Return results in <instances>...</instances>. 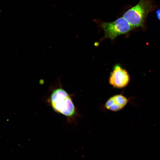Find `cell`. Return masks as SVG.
<instances>
[{
  "label": "cell",
  "instance_id": "1",
  "mask_svg": "<svg viewBox=\"0 0 160 160\" xmlns=\"http://www.w3.org/2000/svg\"><path fill=\"white\" fill-rule=\"evenodd\" d=\"M155 7L151 0H140L136 5L127 11L122 17L133 28L142 27L147 16Z\"/></svg>",
  "mask_w": 160,
  "mask_h": 160
},
{
  "label": "cell",
  "instance_id": "2",
  "mask_svg": "<svg viewBox=\"0 0 160 160\" xmlns=\"http://www.w3.org/2000/svg\"><path fill=\"white\" fill-rule=\"evenodd\" d=\"M50 102L55 111L65 116L71 117L76 113L75 108L71 98L60 87L53 91L50 97Z\"/></svg>",
  "mask_w": 160,
  "mask_h": 160
},
{
  "label": "cell",
  "instance_id": "3",
  "mask_svg": "<svg viewBox=\"0 0 160 160\" xmlns=\"http://www.w3.org/2000/svg\"><path fill=\"white\" fill-rule=\"evenodd\" d=\"M100 25L104 33L102 40L109 38L113 40L118 36L127 33L133 29L123 17L112 22L102 23Z\"/></svg>",
  "mask_w": 160,
  "mask_h": 160
},
{
  "label": "cell",
  "instance_id": "4",
  "mask_svg": "<svg viewBox=\"0 0 160 160\" xmlns=\"http://www.w3.org/2000/svg\"><path fill=\"white\" fill-rule=\"evenodd\" d=\"M129 76L127 71L120 65L117 64L111 72L109 83L114 88H122L129 83Z\"/></svg>",
  "mask_w": 160,
  "mask_h": 160
},
{
  "label": "cell",
  "instance_id": "5",
  "mask_svg": "<svg viewBox=\"0 0 160 160\" xmlns=\"http://www.w3.org/2000/svg\"><path fill=\"white\" fill-rule=\"evenodd\" d=\"M129 102V99L122 94L114 95L106 102L105 107L108 110L116 112L123 109Z\"/></svg>",
  "mask_w": 160,
  "mask_h": 160
},
{
  "label": "cell",
  "instance_id": "6",
  "mask_svg": "<svg viewBox=\"0 0 160 160\" xmlns=\"http://www.w3.org/2000/svg\"><path fill=\"white\" fill-rule=\"evenodd\" d=\"M156 13L158 19L160 20V9L157 10Z\"/></svg>",
  "mask_w": 160,
  "mask_h": 160
}]
</instances>
